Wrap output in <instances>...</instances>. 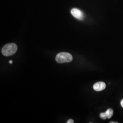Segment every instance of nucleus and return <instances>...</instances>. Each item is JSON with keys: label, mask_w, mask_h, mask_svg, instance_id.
<instances>
[{"label": "nucleus", "mask_w": 123, "mask_h": 123, "mask_svg": "<svg viewBox=\"0 0 123 123\" xmlns=\"http://www.w3.org/2000/svg\"><path fill=\"white\" fill-rule=\"evenodd\" d=\"M18 46L15 43H11L5 45L1 49V53L5 56H11L17 52Z\"/></svg>", "instance_id": "f257e3e1"}, {"label": "nucleus", "mask_w": 123, "mask_h": 123, "mask_svg": "<svg viewBox=\"0 0 123 123\" xmlns=\"http://www.w3.org/2000/svg\"><path fill=\"white\" fill-rule=\"evenodd\" d=\"M55 59L57 63H63L71 62L73 60V57L69 53L62 52L57 54Z\"/></svg>", "instance_id": "f03ea898"}, {"label": "nucleus", "mask_w": 123, "mask_h": 123, "mask_svg": "<svg viewBox=\"0 0 123 123\" xmlns=\"http://www.w3.org/2000/svg\"><path fill=\"white\" fill-rule=\"evenodd\" d=\"M71 13L74 18L78 20H83L84 19V13L79 9L73 8L71 10Z\"/></svg>", "instance_id": "7ed1b4c3"}, {"label": "nucleus", "mask_w": 123, "mask_h": 123, "mask_svg": "<svg viewBox=\"0 0 123 123\" xmlns=\"http://www.w3.org/2000/svg\"><path fill=\"white\" fill-rule=\"evenodd\" d=\"M106 88V84L103 82H98L93 86V89L96 91H101Z\"/></svg>", "instance_id": "20e7f679"}, {"label": "nucleus", "mask_w": 123, "mask_h": 123, "mask_svg": "<svg viewBox=\"0 0 123 123\" xmlns=\"http://www.w3.org/2000/svg\"><path fill=\"white\" fill-rule=\"evenodd\" d=\"M107 119H110L114 114V111L111 109H109L105 112Z\"/></svg>", "instance_id": "39448f33"}, {"label": "nucleus", "mask_w": 123, "mask_h": 123, "mask_svg": "<svg viewBox=\"0 0 123 123\" xmlns=\"http://www.w3.org/2000/svg\"><path fill=\"white\" fill-rule=\"evenodd\" d=\"M100 117L101 118V119L104 120H105L106 119H107V116L105 112L104 113H102L100 114Z\"/></svg>", "instance_id": "423d86ee"}, {"label": "nucleus", "mask_w": 123, "mask_h": 123, "mask_svg": "<svg viewBox=\"0 0 123 123\" xmlns=\"http://www.w3.org/2000/svg\"><path fill=\"white\" fill-rule=\"evenodd\" d=\"M67 123H74V121L73 120V119H69L68 121H67Z\"/></svg>", "instance_id": "0eeeda50"}, {"label": "nucleus", "mask_w": 123, "mask_h": 123, "mask_svg": "<svg viewBox=\"0 0 123 123\" xmlns=\"http://www.w3.org/2000/svg\"><path fill=\"white\" fill-rule=\"evenodd\" d=\"M120 104H121V105L123 108V99L121 100V101L120 102Z\"/></svg>", "instance_id": "6e6552de"}, {"label": "nucleus", "mask_w": 123, "mask_h": 123, "mask_svg": "<svg viewBox=\"0 0 123 123\" xmlns=\"http://www.w3.org/2000/svg\"><path fill=\"white\" fill-rule=\"evenodd\" d=\"M9 62L10 64H12L13 63V61L12 60H10V61H9Z\"/></svg>", "instance_id": "1a4fd4ad"}, {"label": "nucleus", "mask_w": 123, "mask_h": 123, "mask_svg": "<svg viewBox=\"0 0 123 123\" xmlns=\"http://www.w3.org/2000/svg\"><path fill=\"white\" fill-rule=\"evenodd\" d=\"M118 122H110V123H118Z\"/></svg>", "instance_id": "9d476101"}]
</instances>
